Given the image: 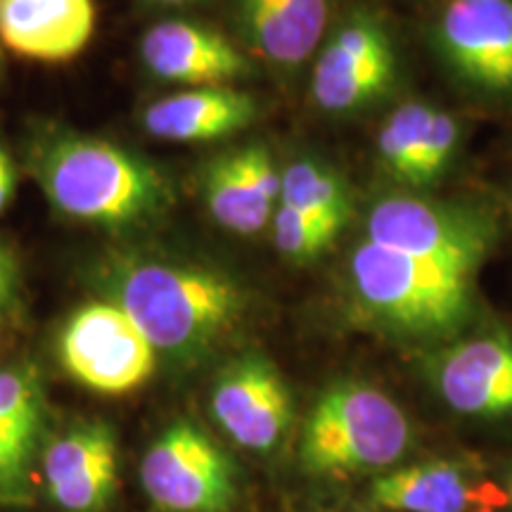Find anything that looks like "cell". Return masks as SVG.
Here are the masks:
<instances>
[{"mask_svg": "<svg viewBox=\"0 0 512 512\" xmlns=\"http://www.w3.org/2000/svg\"><path fill=\"white\" fill-rule=\"evenodd\" d=\"M36 451L22 441L0 434V505H29L34 496Z\"/></svg>", "mask_w": 512, "mask_h": 512, "instance_id": "24", "label": "cell"}, {"mask_svg": "<svg viewBox=\"0 0 512 512\" xmlns=\"http://www.w3.org/2000/svg\"><path fill=\"white\" fill-rule=\"evenodd\" d=\"M432 46L470 91L512 100V0H446Z\"/></svg>", "mask_w": 512, "mask_h": 512, "instance_id": "11", "label": "cell"}, {"mask_svg": "<svg viewBox=\"0 0 512 512\" xmlns=\"http://www.w3.org/2000/svg\"><path fill=\"white\" fill-rule=\"evenodd\" d=\"M399 79L394 38L377 12L356 8L318 48L311 98L318 110L349 117L382 102Z\"/></svg>", "mask_w": 512, "mask_h": 512, "instance_id": "8", "label": "cell"}, {"mask_svg": "<svg viewBox=\"0 0 512 512\" xmlns=\"http://www.w3.org/2000/svg\"><path fill=\"white\" fill-rule=\"evenodd\" d=\"M247 46L278 69H297L323 46L330 0H235Z\"/></svg>", "mask_w": 512, "mask_h": 512, "instance_id": "17", "label": "cell"}, {"mask_svg": "<svg viewBox=\"0 0 512 512\" xmlns=\"http://www.w3.org/2000/svg\"><path fill=\"white\" fill-rule=\"evenodd\" d=\"M143 64L157 79L188 88L228 86L252 72V64L226 36L188 19H166L145 31Z\"/></svg>", "mask_w": 512, "mask_h": 512, "instance_id": "15", "label": "cell"}, {"mask_svg": "<svg viewBox=\"0 0 512 512\" xmlns=\"http://www.w3.org/2000/svg\"><path fill=\"white\" fill-rule=\"evenodd\" d=\"M280 202L323 221L347 223L354 216V195L347 178L330 164L299 157L280 178Z\"/></svg>", "mask_w": 512, "mask_h": 512, "instance_id": "19", "label": "cell"}, {"mask_svg": "<svg viewBox=\"0 0 512 512\" xmlns=\"http://www.w3.org/2000/svg\"><path fill=\"white\" fill-rule=\"evenodd\" d=\"M271 230L273 245L285 261L294 266H309L328 252L337 235L344 230V223L316 219V216L280 202L273 214Z\"/></svg>", "mask_w": 512, "mask_h": 512, "instance_id": "22", "label": "cell"}, {"mask_svg": "<svg viewBox=\"0 0 512 512\" xmlns=\"http://www.w3.org/2000/svg\"><path fill=\"white\" fill-rule=\"evenodd\" d=\"M145 496L164 512H235L240 467L192 420L171 422L140 460Z\"/></svg>", "mask_w": 512, "mask_h": 512, "instance_id": "6", "label": "cell"}, {"mask_svg": "<svg viewBox=\"0 0 512 512\" xmlns=\"http://www.w3.org/2000/svg\"><path fill=\"white\" fill-rule=\"evenodd\" d=\"M280 178L266 145H249L209 159L200 190L209 216L228 233L249 235L271 226L280 204Z\"/></svg>", "mask_w": 512, "mask_h": 512, "instance_id": "14", "label": "cell"}, {"mask_svg": "<svg viewBox=\"0 0 512 512\" xmlns=\"http://www.w3.org/2000/svg\"><path fill=\"white\" fill-rule=\"evenodd\" d=\"M477 273L361 240L344 271V309L356 328L427 351L472 328Z\"/></svg>", "mask_w": 512, "mask_h": 512, "instance_id": "2", "label": "cell"}, {"mask_svg": "<svg viewBox=\"0 0 512 512\" xmlns=\"http://www.w3.org/2000/svg\"><path fill=\"white\" fill-rule=\"evenodd\" d=\"M496 479H498V484H501L505 501H508V510L512 512V460H508V463H505L501 470L496 472Z\"/></svg>", "mask_w": 512, "mask_h": 512, "instance_id": "27", "label": "cell"}, {"mask_svg": "<svg viewBox=\"0 0 512 512\" xmlns=\"http://www.w3.org/2000/svg\"><path fill=\"white\" fill-rule=\"evenodd\" d=\"M259 117L254 95L230 86L190 88L152 102L143 112V128L169 143H214L245 131Z\"/></svg>", "mask_w": 512, "mask_h": 512, "instance_id": "18", "label": "cell"}, {"mask_svg": "<svg viewBox=\"0 0 512 512\" xmlns=\"http://www.w3.org/2000/svg\"><path fill=\"white\" fill-rule=\"evenodd\" d=\"M157 5H169V8H183V5H195L200 0H152Z\"/></svg>", "mask_w": 512, "mask_h": 512, "instance_id": "29", "label": "cell"}, {"mask_svg": "<svg viewBox=\"0 0 512 512\" xmlns=\"http://www.w3.org/2000/svg\"><path fill=\"white\" fill-rule=\"evenodd\" d=\"M57 354L72 380L105 396L136 392L159 363L138 325L107 299L81 306L67 318Z\"/></svg>", "mask_w": 512, "mask_h": 512, "instance_id": "9", "label": "cell"}, {"mask_svg": "<svg viewBox=\"0 0 512 512\" xmlns=\"http://www.w3.org/2000/svg\"><path fill=\"white\" fill-rule=\"evenodd\" d=\"M41 484L62 512H105L119 491V444L107 422H79L41 451Z\"/></svg>", "mask_w": 512, "mask_h": 512, "instance_id": "13", "label": "cell"}, {"mask_svg": "<svg viewBox=\"0 0 512 512\" xmlns=\"http://www.w3.org/2000/svg\"><path fill=\"white\" fill-rule=\"evenodd\" d=\"M501 238L498 216L484 204L432 200L420 192H382L363 219V240L479 271Z\"/></svg>", "mask_w": 512, "mask_h": 512, "instance_id": "5", "label": "cell"}, {"mask_svg": "<svg viewBox=\"0 0 512 512\" xmlns=\"http://www.w3.org/2000/svg\"><path fill=\"white\" fill-rule=\"evenodd\" d=\"M420 375L448 413L472 422H512V332L470 328L420 351Z\"/></svg>", "mask_w": 512, "mask_h": 512, "instance_id": "7", "label": "cell"}, {"mask_svg": "<svg viewBox=\"0 0 512 512\" xmlns=\"http://www.w3.org/2000/svg\"><path fill=\"white\" fill-rule=\"evenodd\" d=\"M366 503L387 512H501L508 501L489 472L472 458L408 460L366 484Z\"/></svg>", "mask_w": 512, "mask_h": 512, "instance_id": "12", "label": "cell"}, {"mask_svg": "<svg viewBox=\"0 0 512 512\" xmlns=\"http://www.w3.org/2000/svg\"><path fill=\"white\" fill-rule=\"evenodd\" d=\"M415 427L401 403L373 382L335 380L306 415L299 472L320 484L370 482L411 460Z\"/></svg>", "mask_w": 512, "mask_h": 512, "instance_id": "4", "label": "cell"}, {"mask_svg": "<svg viewBox=\"0 0 512 512\" xmlns=\"http://www.w3.org/2000/svg\"><path fill=\"white\" fill-rule=\"evenodd\" d=\"M107 302L126 313L159 361L195 368L233 339L249 313V294L219 268L155 256H114L100 273Z\"/></svg>", "mask_w": 512, "mask_h": 512, "instance_id": "1", "label": "cell"}, {"mask_svg": "<svg viewBox=\"0 0 512 512\" xmlns=\"http://www.w3.org/2000/svg\"><path fill=\"white\" fill-rule=\"evenodd\" d=\"M434 110L437 105L422 98L406 100L389 112L377 131V166L399 190L408 188V178H411Z\"/></svg>", "mask_w": 512, "mask_h": 512, "instance_id": "20", "label": "cell"}, {"mask_svg": "<svg viewBox=\"0 0 512 512\" xmlns=\"http://www.w3.org/2000/svg\"><path fill=\"white\" fill-rule=\"evenodd\" d=\"M510 214H512V195H510Z\"/></svg>", "mask_w": 512, "mask_h": 512, "instance_id": "31", "label": "cell"}, {"mask_svg": "<svg viewBox=\"0 0 512 512\" xmlns=\"http://www.w3.org/2000/svg\"><path fill=\"white\" fill-rule=\"evenodd\" d=\"M368 512H387V510H368Z\"/></svg>", "mask_w": 512, "mask_h": 512, "instance_id": "30", "label": "cell"}, {"mask_svg": "<svg viewBox=\"0 0 512 512\" xmlns=\"http://www.w3.org/2000/svg\"><path fill=\"white\" fill-rule=\"evenodd\" d=\"M29 166L55 211L88 226L143 228L174 204L157 166L95 136L50 133L34 143Z\"/></svg>", "mask_w": 512, "mask_h": 512, "instance_id": "3", "label": "cell"}, {"mask_svg": "<svg viewBox=\"0 0 512 512\" xmlns=\"http://www.w3.org/2000/svg\"><path fill=\"white\" fill-rule=\"evenodd\" d=\"M93 31V0H0V43L24 60H74Z\"/></svg>", "mask_w": 512, "mask_h": 512, "instance_id": "16", "label": "cell"}, {"mask_svg": "<svg viewBox=\"0 0 512 512\" xmlns=\"http://www.w3.org/2000/svg\"><path fill=\"white\" fill-rule=\"evenodd\" d=\"M48 406L41 375L34 366L0 368V434L43 451Z\"/></svg>", "mask_w": 512, "mask_h": 512, "instance_id": "21", "label": "cell"}, {"mask_svg": "<svg viewBox=\"0 0 512 512\" xmlns=\"http://www.w3.org/2000/svg\"><path fill=\"white\" fill-rule=\"evenodd\" d=\"M216 427L242 451L271 458L290 439L294 399L290 384L264 351H242L219 370L209 392Z\"/></svg>", "mask_w": 512, "mask_h": 512, "instance_id": "10", "label": "cell"}, {"mask_svg": "<svg viewBox=\"0 0 512 512\" xmlns=\"http://www.w3.org/2000/svg\"><path fill=\"white\" fill-rule=\"evenodd\" d=\"M22 320V273L10 247L0 245V325Z\"/></svg>", "mask_w": 512, "mask_h": 512, "instance_id": "25", "label": "cell"}, {"mask_svg": "<svg viewBox=\"0 0 512 512\" xmlns=\"http://www.w3.org/2000/svg\"><path fill=\"white\" fill-rule=\"evenodd\" d=\"M17 328H19V323L0 325V354H5V351L10 349V344L15 342V337H17Z\"/></svg>", "mask_w": 512, "mask_h": 512, "instance_id": "28", "label": "cell"}, {"mask_svg": "<svg viewBox=\"0 0 512 512\" xmlns=\"http://www.w3.org/2000/svg\"><path fill=\"white\" fill-rule=\"evenodd\" d=\"M15 166H12V159L8 157V152L0 147V211L8 207L12 195H15Z\"/></svg>", "mask_w": 512, "mask_h": 512, "instance_id": "26", "label": "cell"}, {"mask_svg": "<svg viewBox=\"0 0 512 512\" xmlns=\"http://www.w3.org/2000/svg\"><path fill=\"white\" fill-rule=\"evenodd\" d=\"M460 143H463V124L451 112L437 107L425 131V138H422V147L418 159H415L411 178H408L406 192L430 190L444 181V176L456 162Z\"/></svg>", "mask_w": 512, "mask_h": 512, "instance_id": "23", "label": "cell"}]
</instances>
